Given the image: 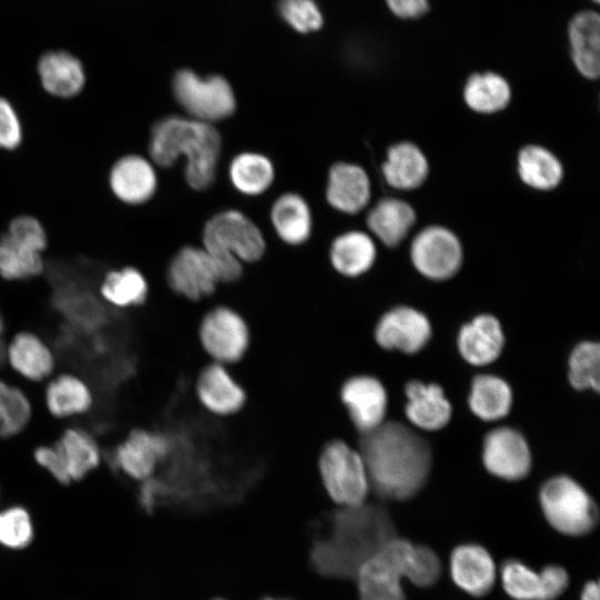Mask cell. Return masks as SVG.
Returning a JSON list of instances; mask_svg holds the SVG:
<instances>
[{"label": "cell", "mask_w": 600, "mask_h": 600, "mask_svg": "<svg viewBox=\"0 0 600 600\" xmlns=\"http://www.w3.org/2000/svg\"><path fill=\"white\" fill-rule=\"evenodd\" d=\"M360 454L370 488L384 500H407L426 484L432 463L428 442L407 426L382 422L363 433Z\"/></svg>", "instance_id": "6da1fadb"}, {"label": "cell", "mask_w": 600, "mask_h": 600, "mask_svg": "<svg viewBox=\"0 0 600 600\" xmlns=\"http://www.w3.org/2000/svg\"><path fill=\"white\" fill-rule=\"evenodd\" d=\"M393 537L396 527L383 507L366 502L341 507L331 516L324 536L314 539L310 564L324 577L354 579L360 567Z\"/></svg>", "instance_id": "7a4b0ae2"}, {"label": "cell", "mask_w": 600, "mask_h": 600, "mask_svg": "<svg viewBox=\"0 0 600 600\" xmlns=\"http://www.w3.org/2000/svg\"><path fill=\"white\" fill-rule=\"evenodd\" d=\"M221 137L213 124L191 118L169 116L154 123L149 153L160 167H171L186 157L184 177L194 190H204L214 180Z\"/></svg>", "instance_id": "3957f363"}, {"label": "cell", "mask_w": 600, "mask_h": 600, "mask_svg": "<svg viewBox=\"0 0 600 600\" xmlns=\"http://www.w3.org/2000/svg\"><path fill=\"white\" fill-rule=\"evenodd\" d=\"M202 240L220 282L238 280L242 274L241 262L259 260L266 249L260 229L238 210H226L211 217L203 228Z\"/></svg>", "instance_id": "277c9868"}, {"label": "cell", "mask_w": 600, "mask_h": 600, "mask_svg": "<svg viewBox=\"0 0 600 600\" xmlns=\"http://www.w3.org/2000/svg\"><path fill=\"white\" fill-rule=\"evenodd\" d=\"M539 502L548 523L564 536H584L598 523L599 512L594 500L568 476L547 480L539 491Z\"/></svg>", "instance_id": "5b68a950"}, {"label": "cell", "mask_w": 600, "mask_h": 600, "mask_svg": "<svg viewBox=\"0 0 600 600\" xmlns=\"http://www.w3.org/2000/svg\"><path fill=\"white\" fill-rule=\"evenodd\" d=\"M413 543L393 537L358 570L356 580L360 600H407L401 586L407 578Z\"/></svg>", "instance_id": "8992f818"}, {"label": "cell", "mask_w": 600, "mask_h": 600, "mask_svg": "<svg viewBox=\"0 0 600 600\" xmlns=\"http://www.w3.org/2000/svg\"><path fill=\"white\" fill-rule=\"evenodd\" d=\"M173 97L189 118L210 123L230 117L236 110L232 87L221 76L202 78L193 70L180 69L172 79Z\"/></svg>", "instance_id": "52a82bcc"}, {"label": "cell", "mask_w": 600, "mask_h": 600, "mask_svg": "<svg viewBox=\"0 0 600 600\" xmlns=\"http://www.w3.org/2000/svg\"><path fill=\"white\" fill-rule=\"evenodd\" d=\"M319 471L329 497L341 507L366 502L370 484L364 461L343 441L328 443L319 459Z\"/></svg>", "instance_id": "ba28073f"}, {"label": "cell", "mask_w": 600, "mask_h": 600, "mask_svg": "<svg viewBox=\"0 0 600 600\" xmlns=\"http://www.w3.org/2000/svg\"><path fill=\"white\" fill-rule=\"evenodd\" d=\"M414 268L431 280H447L454 276L462 263V248L457 236L440 226L421 230L410 247Z\"/></svg>", "instance_id": "9c48e42d"}, {"label": "cell", "mask_w": 600, "mask_h": 600, "mask_svg": "<svg viewBox=\"0 0 600 600\" xmlns=\"http://www.w3.org/2000/svg\"><path fill=\"white\" fill-rule=\"evenodd\" d=\"M200 339L204 350L218 363L236 362L242 358L248 348L249 330L236 311L220 307L203 318Z\"/></svg>", "instance_id": "30bf717a"}, {"label": "cell", "mask_w": 600, "mask_h": 600, "mask_svg": "<svg viewBox=\"0 0 600 600\" xmlns=\"http://www.w3.org/2000/svg\"><path fill=\"white\" fill-rule=\"evenodd\" d=\"M482 461L491 474L508 481L521 480L531 469L526 439L508 427L493 429L484 437Z\"/></svg>", "instance_id": "8fae6325"}, {"label": "cell", "mask_w": 600, "mask_h": 600, "mask_svg": "<svg viewBox=\"0 0 600 600\" xmlns=\"http://www.w3.org/2000/svg\"><path fill=\"white\" fill-rule=\"evenodd\" d=\"M167 278L173 291L190 300L211 294L220 282L209 253L204 248L191 246L183 247L172 258Z\"/></svg>", "instance_id": "7c38bea8"}, {"label": "cell", "mask_w": 600, "mask_h": 600, "mask_svg": "<svg viewBox=\"0 0 600 600\" xmlns=\"http://www.w3.org/2000/svg\"><path fill=\"white\" fill-rule=\"evenodd\" d=\"M374 337L383 349L412 354L429 342L431 324L422 312L410 307H396L379 319Z\"/></svg>", "instance_id": "4fadbf2b"}, {"label": "cell", "mask_w": 600, "mask_h": 600, "mask_svg": "<svg viewBox=\"0 0 600 600\" xmlns=\"http://www.w3.org/2000/svg\"><path fill=\"white\" fill-rule=\"evenodd\" d=\"M341 400L354 427L367 433L382 422L388 407V396L382 383L371 376H357L341 388Z\"/></svg>", "instance_id": "5bb4252c"}, {"label": "cell", "mask_w": 600, "mask_h": 600, "mask_svg": "<svg viewBox=\"0 0 600 600\" xmlns=\"http://www.w3.org/2000/svg\"><path fill=\"white\" fill-rule=\"evenodd\" d=\"M570 60L576 70L588 80L600 74V14L598 9L576 12L567 26Z\"/></svg>", "instance_id": "9a60e30c"}, {"label": "cell", "mask_w": 600, "mask_h": 600, "mask_svg": "<svg viewBox=\"0 0 600 600\" xmlns=\"http://www.w3.org/2000/svg\"><path fill=\"white\" fill-rule=\"evenodd\" d=\"M169 450V440L163 434L136 429L117 447L113 460L127 476L144 481Z\"/></svg>", "instance_id": "2e32d148"}, {"label": "cell", "mask_w": 600, "mask_h": 600, "mask_svg": "<svg viewBox=\"0 0 600 600\" xmlns=\"http://www.w3.org/2000/svg\"><path fill=\"white\" fill-rule=\"evenodd\" d=\"M454 584L472 597L488 594L496 582V564L488 550L478 543L457 546L450 556Z\"/></svg>", "instance_id": "e0dca14e"}, {"label": "cell", "mask_w": 600, "mask_h": 600, "mask_svg": "<svg viewBox=\"0 0 600 600\" xmlns=\"http://www.w3.org/2000/svg\"><path fill=\"white\" fill-rule=\"evenodd\" d=\"M158 184L153 166L139 154L119 158L110 169L109 186L114 197L131 206L149 201Z\"/></svg>", "instance_id": "ac0fdd59"}, {"label": "cell", "mask_w": 600, "mask_h": 600, "mask_svg": "<svg viewBox=\"0 0 600 600\" xmlns=\"http://www.w3.org/2000/svg\"><path fill=\"white\" fill-rule=\"evenodd\" d=\"M371 196L367 172L357 164L339 162L331 167L326 197L336 210L354 214L368 204Z\"/></svg>", "instance_id": "d6986e66"}, {"label": "cell", "mask_w": 600, "mask_h": 600, "mask_svg": "<svg viewBox=\"0 0 600 600\" xmlns=\"http://www.w3.org/2000/svg\"><path fill=\"white\" fill-rule=\"evenodd\" d=\"M504 344L499 320L491 314H480L463 324L458 334V349L470 364L486 366L498 359Z\"/></svg>", "instance_id": "ffe728a7"}, {"label": "cell", "mask_w": 600, "mask_h": 600, "mask_svg": "<svg viewBox=\"0 0 600 600\" xmlns=\"http://www.w3.org/2000/svg\"><path fill=\"white\" fill-rule=\"evenodd\" d=\"M406 416L416 427L436 431L451 418V404L439 384L412 380L406 384Z\"/></svg>", "instance_id": "44dd1931"}, {"label": "cell", "mask_w": 600, "mask_h": 600, "mask_svg": "<svg viewBox=\"0 0 600 600\" xmlns=\"http://www.w3.org/2000/svg\"><path fill=\"white\" fill-rule=\"evenodd\" d=\"M197 394L202 406L210 412L228 416L240 410L246 394L221 363L204 368L197 382Z\"/></svg>", "instance_id": "7402d4cb"}, {"label": "cell", "mask_w": 600, "mask_h": 600, "mask_svg": "<svg viewBox=\"0 0 600 600\" xmlns=\"http://www.w3.org/2000/svg\"><path fill=\"white\" fill-rule=\"evenodd\" d=\"M38 72L43 89L59 98L79 94L86 83L81 62L64 51H52L39 60Z\"/></svg>", "instance_id": "603a6c76"}, {"label": "cell", "mask_w": 600, "mask_h": 600, "mask_svg": "<svg viewBox=\"0 0 600 600\" xmlns=\"http://www.w3.org/2000/svg\"><path fill=\"white\" fill-rule=\"evenodd\" d=\"M428 173V160L416 144L400 142L389 148L382 174L390 187L413 190L424 182Z\"/></svg>", "instance_id": "cb8c5ba5"}, {"label": "cell", "mask_w": 600, "mask_h": 600, "mask_svg": "<svg viewBox=\"0 0 600 600\" xmlns=\"http://www.w3.org/2000/svg\"><path fill=\"white\" fill-rule=\"evenodd\" d=\"M416 222L413 208L397 198L381 199L368 213L370 231L388 247L400 244Z\"/></svg>", "instance_id": "d4e9b609"}, {"label": "cell", "mask_w": 600, "mask_h": 600, "mask_svg": "<svg viewBox=\"0 0 600 600\" xmlns=\"http://www.w3.org/2000/svg\"><path fill=\"white\" fill-rule=\"evenodd\" d=\"M270 219L277 236L288 244H302L311 234V211L298 193L287 192L277 198L271 207Z\"/></svg>", "instance_id": "484cf974"}, {"label": "cell", "mask_w": 600, "mask_h": 600, "mask_svg": "<svg viewBox=\"0 0 600 600\" xmlns=\"http://www.w3.org/2000/svg\"><path fill=\"white\" fill-rule=\"evenodd\" d=\"M6 357L18 373L31 381L43 380L54 368L51 350L31 332L16 334L7 346Z\"/></svg>", "instance_id": "4316f807"}, {"label": "cell", "mask_w": 600, "mask_h": 600, "mask_svg": "<svg viewBox=\"0 0 600 600\" xmlns=\"http://www.w3.org/2000/svg\"><path fill=\"white\" fill-rule=\"evenodd\" d=\"M329 257L336 271L352 278L361 276L372 267L377 249L366 232L348 231L332 241Z\"/></svg>", "instance_id": "83f0119b"}, {"label": "cell", "mask_w": 600, "mask_h": 600, "mask_svg": "<svg viewBox=\"0 0 600 600\" xmlns=\"http://www.w3.org/2000/svg\"><path fill=\"white\" fill-rule=\"evenodd\" d=\"M467 106L479 113H493L504 109L511 100V88L507 79L494 71L470 74L463 87Z\"/></svg>", "instance_id": "f1b7e54d"}, {"label": "cell", "mask_w": 600, "mask_h": 600, "mask_svg": "<svg viewBox=\"0 0 600 600\" xmlns=\"http://www.w3.org/2000/svg\"><path fill=\"white\" fill-rule=\"evenodd\" d=\"M468 403L477 417L493 421L509 413L512 392L503 379L492 374H479L471 382Z\"/></svg>", "instance_id": "f546056e"}, {"label": "cell", "mask_w": 600, "mask_h": 600, "mask_svg": "<svg viewBox=\"0 0 600 600\" xmlns=\"http://www.w3.org/2000/svg\"><path fill=\"white\" fill-rule=\"evenodd\" d=\"M70 481L84 478L100 462V450L93 438L84 430L69 428L54 444Z\"/></svg>", "instance_id": "4dcf8cb0"}, {"label": "cell", "mask_w": 600, "mask_h": 600, "mask_svg": "<svg viewBox=\"0 0 600 600\" xmlns=\"http://www.w3.org/2000/svg\"><path fill=\"white\" fill-rule=\"evenodd\" d=\"M518 173L524 184L536 190L548 191L559 186L563 168L559 159L548 149L530 144L519 152Z\"/></svg>", "instance_id": "1f68e13d"}, {"label": "cell", "mask_w": 600, "mask_h": 600, "mask_svg": "<svg viewBox=\"0 0 600 600\" xmlns=\"http://www.w3.org/2000/svg\"><path fill=\"white\" fill-rule=\"evenodd\" d=\"M46 404L51 414L64 418L87 412L92 406V393L80 378L60 374L47 387Z\"/></svg>", "instance_id": "d6a6232c"}, {"label": "cell", "mask_w": 600, "mask_h": 600, "mask_svg": "<svg viewBox=\"0 0 600 600\" xmlns=\"http://www.w3.org/2000/svg\"><path fill=\"white\" fill-rule=\"evenodd\" d=\"M229 178L242 194L259 196L273 182L274 168L269 158L257 152H242L230 162Z\"/></svg>", "instance_id": "836d02e7"}, {"label": "cell", "mask_w": 600, "mask_h": 600, "mask_svg": "<svg viewBox=\"0 0 600 600\" xmlns=\"http://www.w3.org/2000/svg\"><path fill=\"white\" fill-rule=\"evenodd\" d=\"M102 298L116 307L141 304L148 293L143 274L132 267L109 271L100 286Z\"/></svg>", "instance_id": "e575fe53"}, {"label": "cell", "mask_w": 600, "mask_h": 600, "mask_svg": "<svg viewBox=\"0 0 600 600\" xmlns=\"http://www.w3.org/2000/svg\"><path fill=\"white\" fill-rule=\"evenodd\" d=\"M44 263L37 252L9 238L0 237V276L7 280H24L40 274Z\"/></svg>", "instance_id": "d590c367"}, {"label": "cell", "mask_w": 600, "mask_h": 600, "mask_svg": "<svg viewBox=\"0 0 600 600\" xmlns=\"http://www.w3.org/2000/svg\"><path fill=\"white\" fill-rule=\"evenodd\" d=\"M568 378L570 384L580 391H599L600 387V347L598 342L578 343L569 357Z\"/></svg>", "instance_id": "8d00e7d4"}, {"label": "cell", "mask_w": 600, "mask_h": 600, "mask_svg": "<svg viewBox=\"0 0 600 600\" xmlns=\"http://www.w3.org/2000/svg\"><path fill=\"white\" fill-rule=\"evenodd\" d=\"M56 306L77 323L94 327L103 319L98 300L79 286H60L54 296Z\"/></svg>", "instance_id": "74e56055"}, {"label": "cell", "mask_w": 600, "mask_h": 600, "mask_svg": "<svg viewBox=\"0 0 600 600\" xmlns=\"http://www.w3.org/2000/svg\"><path fill=\"white\" fill-rule=\"evenodd\" d=\"M31 418V404L17 387L0 380V437L10 438L21 432Z\"/></svg>", "instance_id": "f35d334b"}, {"label": "cell", "mask_w": 600, "mask_h": 600, "mask_svg": "<svg viewBox=\"0 0 600 600\" xmlns=\"http://www.w3.org/2000/svg\"><path fill=\"white\" fill-rule=\"evenodd\" d=\"M502 587L513 600H541V579L524 562L507 560L501 568Z\"/></svg>", "instance_id": "ab89813d"}, {"label": "cell", "mask_w": 600, "mask_h": 600, "mask_svg": "<svg viewBox=\"0 0 600 600\" xmlns=\"http://www.w3.org/2000/svg\"><path fill=\"white\" fill-rule=\"evenodd\" d=\"M276 9L280 20L294 32L308 34L323 27V12L316 0H277Z\"/></svg>", "instance_id": "60d3db41"}, {"label": "cell", "mask_w": 600, "mask_h": 600, "mask_svg": "<svg viewBox=\"0 0 600 600\" xmlns=\"http://www.w3.org/2000/svg\"><path fill=\"white\" fill-rule=\"evenodd\" d=\"M33 538L29 512L19 506L0 510V544L10 549H23Z\"/></svg>", "instance_id": "b9f144b4"}, {"label": "cell", "mask_w": 600, "mask_h": 600, "mask_svg": "<svg viewBox=\"0 0 600 600\" xmlns=\"http://www.w3.org/2000/svg\"><path fill=\"white\" fill-rule=\"evenodd\" d=\"M440 574L441 562L438 554L427 546L413 543L407 579L417 587L427 588L434 584Z\"/></svg>", "instance_id": "7bdbcfd3"}, {"label": "cell", "mask_w": 600, "mask_h": 600, "mask_svg": "<svg viewBox=\"0 0 600 600\" xmlns=\"http://www.w3.org/2000/svg\"><path fill=\"white\" fill-rule=\"evenodd\" d=\"M6 234L16 242L42 253L48 239L41 222L31 216H19L11 220Z\"/></svg>", "instance_id": "ee69618b"}, {"label": "cell", "mask_w": 600, "mask_h": 600, "mask_svg": "<svg viewBox=\"0 0 600 600\" xmlns=\"http://www.w3.org/2000/svg\"><path fill=\"white\" fill-rule=\"evenodd\" d=\"M22 139V124L14 107L0 97V149L12 151L20 147Z\"/></svg>", "instance_id": "f6af8a7d"}, {"label": "cell", "mask_w": 600, "mask_h": 600, "mask_svg": "<svg viewBox=\"0 0 600 600\" xmlns=\"http://www.w3.org/2000/svg\"><path fill=\"white\" fill-rule=\"evenodd\" d=\"M541 579V600H556L569 584L568 572L558 564H548L539 572Z\"/></svg>", "instance_id": "bcb514c9"}, {"label": "cell", "mask_w": 600, "mask_h": 600, "mask_svg": "<svg viewBox=\"0 0 600 600\" xmlns=\"http://www.w3.org/2000/svg\"><path fill=\"white\" fill-rule=\"evenodd\" d=\"M37 463L46 469L58 482L69 484L71 481L67 474L64 464L57 448L40 446L33 453Z\"/></svg>", "instance_id": "7dc6e473"}, {"label": "cell", "mask_w": 600, "mask_h": 600, "mask_svg": "<svg viewBox=\"0 0 600 600\" xmlns=\"http://www.w3.org/2000/svg\"><path fill=\"white\" fill-rule=\"evenodd\" d=\"M388 11L403 21L418 20L430 11L429 0H384Z\"/></svg>", "instance_id": "c3c4849f"}, {"label": "cell", "mask_w": 600, "mask_h": 600, "mask_svg": "<svg viewBox=\"0 0 600 600\" xmlns=\"http://www.w3.org/2000/svg\"><path fill=\"white\" fill-rule=\"evenodd\" d=\"M581 600H599V584L597 581H588L581 590Z\"/></svg>", "instance_id": "681fc988"}, {"label": "cell", "mask_w": 600, "mask_h": 600, "mask_svg": "<svg viewBox=\"0 0 600 600\" xmlns=\"http://www.w3.org/2000/svg\"><path fill=\"white\" fill-rule=\"evenodd\" d=\"M6 352H7V344L4 343L2 339V332H0V368L3 366L4 361L7 360Z\"/></svg>", "instance_id": "f907efd6"}, {"label": "cell", "mask_w": 600, "mask_h": 600, "mask_svg": "<svg viewBox=\"0 0 600 600\" xmlns=\"http://www.w3.org/2000/svg\"><path fill=\"white\" fill-rule=\"evenodd\" d=\"M591 3H593L594 6L599 7L600 4V0H589Z\"/></svg>", "instance_id": "816d5d0a"}, {"label": "cell", "mask_w": 600, "mask_h": 600, "mask_svg": "<svg viewBox=\"0 0 600 600\" xmlns=\"http://www.w3.org/2000/svg\"><path fill=\"white\" fill-rule=\"evenodd\" d=\"M262 600H282V599H274V598H264Z\"/></svg>", "instance_id": "f5cc1de1"}, {"label": "cell", "mask_w": 600, "mask_h": 600, "mask_svg": "<svg viewBox=\"0 0 600 600\" xmlns=\"http://www.w3.org/2000/svg\"><path fill=\"white\" fill-rule=\"evenodd\" d=\"M212 600H226V599H222V598H216V599H212Z\"/></svg>", "instance_id": "db71d44e"}]
</instances>
